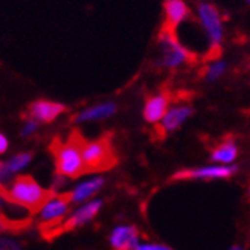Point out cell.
<instances>
[{
    "mask_svg": "<svg viewBox=\"0 0 250 250\" xmlns=\"http://www.w3.org/2000/svg\"><path fill=\"white\" fill-rule=\"evenodd\" d=\"M83 139L77 134H72L67 142H55L52 151L55 156L57 174L67 179H77L87 172L83 159Z\"/></svg>",
    "mask_w": 250,
    "mask_h": 250,
    "instance_id": "obj_1",
    "label": "cell"
},
{
    "mask_svg": "<svg viewBox=\"0 0 250 250\" xmlns=\"http://www.w3.org/2000/svg\"><path fill=\"white\" fill-rule=\"evenodd\" d=\"M47 197L44 188L29 176H20L12 180L5 191L8 202L29 210H39Z\"/></svg>",
    "mask_w": 250,
    "mask_h": 250,
    "instance_id": "obj_2",
    "label": "cell"
},
{
    "mask_svg": "<svg viewBox=\"0 0 250 250\" xmlns=\"http://www.w3.org/2000/svg\"><path fill=\"white\" fill-rule=\"evenodd\" d=\"M159 44L162 51V58L159 64L167 69H176L189 60V54L174 37V32L168 28H164L159 37Z\"/></svg>",
    "mask_w": 250,
    "mask_h": 250,
    "instance_id": "obj_3",
    "label": "cell"
},
{
    "mask_svg": "<svg viewBox=\"0 0 250 250\" xmlns=\"http://www.w3.org/2000/svg\"><path fill=\"white\" fill-rule=\"evenodd\" d=\"M83 159L87 172L107 169L115 164L111 146L105 139L83 142Z\"/></svg>",
    "mask_w": 250,
    "mask_h": 250,
    "instance_id": "obj_4",
    "label": "cell"
},
{
    "mask_svg": "<svg viewBox=\"0 0 250 250\" xmlns=\"http://www.w3.org/2000/svg\"><path fill=\"white\" fill-rule=\"evenodd\" d=\"M197 11H198L200 21L203 24V29L208 35V40L210 43V49L218 51L223 42V23L218 9L214 5L202 2L198 3Z\"/></svg>",
    "mask_w": 250,
    "mask_h": 250,
    "instance_id": "obj_5",
    "label": "cell"
},
{
    "mask_svg": "<svg viewBox=\"0 0 250 250\" xmlns=\"http://www.w3.org/2000/svg\"><path fill=\"white\" fill-rule=\"evenodd\" d=\"M238 172V167L236 165H205L198 168L191 169H183L174 174V180H221V179H229L233 174Z\"/></svg>",
    "mask_w": 250,
    "mask_h": 250,
    "instance_id": "obj_6",
    "label": "cell"
},
{
    "mask_svg": "<svg viewBox=\"0 0 250 250\" xmlns=\"http://www.w3.org/2000/svg\"><path fill=\"white\" fill-rule=\"evenodd\" d=\"M103 205H104V202L101 198H93V200H89V202L80 205L77 209L70 212V215L66 218L62 228L66 230H70V229H78V228L85 226L87 223H90L96 218L99 210L103 209Z\"/></svg>",
    "mask_w": 250,
    "mask_h": 250,
    "instance_id": "obj_7",
    "label": "cell"
},
{
    "mask_svg": "<svg viewBox=\"0 0 250 250\" xmlns=\"http://www.w3.org/2000/svg\"><path fill=\"white\" fill-rule=\"evenodd\" d=\"M70 205L72 203L69 202L67 195H49L39 209V217L46 224L58 223L62 218H66Z\"/></svg>",
    "mask_w": 250,
    "mask_h": 250,
    "instance_id": "obj_8",
    "label": "cell"
},
{
    "mask_svg": "<svg viewBox=\"0 0 250 250\" xmlns=\"http://www.w3.org/2000/svg\"><path fill=\"white\" fill-rule=\"evenodd\" d=\"M105 179L103 176H92L85 180H81L67 192V198L72 205H83L89 200H93L95 195L103 189Z\"/></svg>",
    "mask_w": 250,
    "mask_h": 250,
    "instance_id": "obj_9",
    "label": "cell"
},
{
    "mask_svg": "<svg viewBox=\"0 0 250 250\" xmlns=\"http://www.w3.org/2000/svg\"><path fill=\"white\" fill-rule=\"evenodd\" d=\"M108 243L113 250H134L141 243L139 230L131 224H118L111 229Z\"/></svg>",
    "mask_w": 250,
    "mask_h": 250,
    "instance_id": "obj_10",
    "label": "cell"
},
{
    "mask_svg": "<svg viewBox=\"0 0 250 250\" xmlns=\"http://www.w3.org/2000/svg\"><path fill=\"white\" fill-rule=\"evenodd\" d=\"M66 107L61 103L46 101V99H39L29 104V116L39 122L49 124L55 121L61 113H64Z\"/></svg>",
    "mask_w": 250,
    "mask_h": 250,
    "instance_id": "obj_11",
    "label": "cell"
},
{
    "mask_svg": "<svg viewBox=\"0 0 250 250\" xmlns=\"http://www.w3.org/2000/svg\"><path fill=\"white\" fill-rule=\"evenodd\" d=\"M168 105H169V98L165 93H159V95L151 96L145 103V107H144L145 121L149 122V124L160 122L162 119L165 118L167 111L169 110Z\"/></svg>",
    "mask_w": 250,
    "mask_h": 250,
    "instance_id": "obj_12",
    "label": "cell"
},
{
    "mask_svg": "<svg viewBox=\"0 0 250 250\" xmlns=\"http://www.w3.org/2000/svg\"><path fill=\"white\" fill-rule=\"evenodd\" d=\"M32 162V153H20L9 157L0 165V180L2 183L9 182L16 174L21 172Z\"/></svg>",
    "mask_w": 250,
    "mask_h": 250,
    "instance_id": "obj_13",
    "label": "cell"
},
{
    "mask_svg": "<svg viewBox=\"0 0 250 250\" xmlns=\"http://www.w3.org/2000/svg\"><path fill=\"white\" fill-rule=\"evenodd\" d=\"M194 113V108L189 107V105H177V107H172L167 111L165 118L162 119V128H164L167 133H172L179 130L183 122L191 118Z\"/></svg>",
    "mask_w": 250,
    "mask_h": 250,
    "instance_id": "obj_14",
    "label": "cell"
},
{
    "mask_svg": "<svg viewBox=\"0 0 250 250\" xmlns=\"http://www.w3.org/2000/svg\"><path fill=\"white\" fill-rule=\"evenodd\" d=\"M118 110V105L115 103H103V104H96L89 108H84L83 111L75 116V122L81 124V122H89V121H99V119H107L110 116H113Z\"/></svg>",
    "mask_w": 250,
    "mask_h": 250,
    "instance_id": "obj_15",
    "label": "cell"
},
{
    "mask_svg": "<svg viewBox=\"0 0 250 250\" xmlns=\"http://www.w3.org/2000/svg\"><path fill=\"white\" fill-rule=\"evenodd\" d=\"M165 12H167L165 28L174 31L188 17L189 9H188V6L183 0H167L165 2Z\"/></svg>",
    "mask_w": 250,
    "mask_h": 250,
    "instance_id": "obj_16",
    "label": "cell"
},
{
    "mask_svg": "<svg viewBox=\"0 0 250 250\" xmlns=\"http://www.w3.org/2000/svg\"><path fill=\"white\" fill-rule=\"evenodd\" d=\"M236 157H238V146L232 139L224 141L210 153V160L220 165H233Z\"/></svg>",
    "mask_w": 250,
    "mask_h": 250,
    "instance_id": "obj_17",
    "label": "cell"
},
{
    "mask_svg": "<svg viewBox=\"0 0 250 250\" xmlns=\"http://www.w3.org/2000/svg\"><path fill=\"white\" fill-rule=\"evenodd\" d=\"M226 67L228 64L224 61H215V62H210V64L206 67L205 70V80L208 83H212V81H217L218 78H221L224 72H226Z\"/></svg>",
    "mask_w": 250,
    "mask_h": 250,
    "instance_id": "obj_18",
    "label": "cell"
},
{
    "mask_svg": "<svg viewBox=\"0 0 250 250\" xmlns=\"http://www.w3.org/2000/svg\"><path fill=\"white\" fill-rule=\"evenodd\" d=\"M37 128H39V121H35V119L31 118V119H28L26 122H24L20 134H21V137H29L37 131Z\"/></svg>",
    "mask_w": 250,
    "mask_h": 250,
    "instance_id": "obj_19",
    "label": "cell"
},
{
    "mask_svg": "<svg viewBox=\"0 0 250 250\" xmlns=\"http://www.w3.org/2000/svg\"><path fill=\"white\" fill-rule=\"evenodd\" d=\"M134 250H174L167 244H159V243H139Z\"/></svg>",
    "mask_w": 250,
    "mask_h": 250,
    "instance_id": "obj_20",
    "label": "cell"
},
{
    "mask_svg": "<svg viewBox=\"0 0 250 250\" xmlns=\"http://www.w3.org/2000/svg\"><path fill=\"white\" fill-rule=\"evenodd\" d=\"M0 250H20V246L14 240L3 238L2 241H0Z\"/></svg>",
    "mask_w": 250,
    "mask_h": 250,
    "instance_id": "obj_21",
    "label": "cell"
},
{
    "mask_svg": "<svg viewBox=\"0 0 250 250\" xmlns=\"http://www.w3.org/2000/svg\"><path fill=\"white\" fill-rule=\"evenodd\" d=\"M9 146V142H8V137L2 133L0 134V154H5L6 149Z\"/></svg>",
    "mask_w": 250,
    "mask_h": 250,
    "instance_id": "obj_22",
    "label": "cell"
},
{
    "mask_svg": "<svg viewBox=\"0 0 250 250\" xmlns=\"http://www.w3.org/2000/svg\"><path fill=\"white\" fill-rule=\"evenodd\" d=\"M229 250H244V247H243V246H240V244H235V246H232Z\"/></svg>",
    "mask_w": 250,
    "mask_h": 250,
    "instance_id": "obj_23",
    "label": "cell"
},
{
    "mask_svg": "<svg viewBox=\"0 0 250 250\" xmlns=\"http://www.w3.org/2000/svg\"><path fill=\"white\" fill-rule=\"evenodd\" d=\"M247 2H249V3H250V0H247Z\"/></svg>",
    "mask_w": 250,
    "mask_h": 250,
    "instance_id": "obj_24",
    "label": "cell"
},
{
    "mask_svg": "<svg viewBox=\"0 0 250 250\" xmlns=\"http://www.w3.org/2000/svg\"><path fill=\"white\" fill-rule=\"evenodd\" d=\"M249 194H250V192H249Z\"/></svg>",
    "mask_w": 250,
    "mask_h": 250,
    "instance_id": "obj_25",
    "label": "cell"
}]
</instances>
